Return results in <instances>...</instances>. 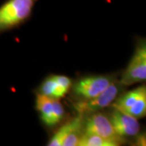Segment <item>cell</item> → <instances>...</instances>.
<instances>
[{"instance_id":"cell-1","label":"cell","mask_w":146,"mask_h":146,"mask_svg":"<svg viewBox=\"0 0 146 146\" xmlns=\"http://www.w3.org/2000/svg\"><path fill=\"white\" fill-rule=\"evenodd\" d=\"M38 0H7L0 6V34L20 26L31 16Z\"/></svg>"},{"instance_id":"cell-2","label":"cell","mask_w":146,"mask_h":146,"mask_svg":"<svg viewBox=\"0 0 146 146\" xmlns=\"http://www.w3.org/2000/svg\"><path fill=\"white\" fill-rule=\"evenodd\" d=\"M110 106L137 119L145 118L146 117V85H141L119 95Z\"/></svg>"},{"instance_id":"cell-3","label":"cell","mask_w":146,"mask_h":146,"mask_svg":"<svg viewBox=\"0 0 146 146\" xmlns=\"http://www.w3.org/2000/svg\"><path fill=\"white\" fill-rule=\"evenodd\" d=\"M122 86H123L117 80H114L103 92L89 100L77 101L73 104V107L77 114L86 115L100 111L110 106L119 97Z\"/></svg>"},{"instance_id":"cell-4","label":"cell","mask_w":146,"mask_h":146,"mask_svg":"<svg viewBox=\"0 0 146 146\" xmlns=\"http://www.w3.org/2000/svg\"><path fill=\"white\" fill-rule=\"evenodd\" d=\"M115 80L114 75L85 76L72 84V93L78 101L91 99L103 92Z\"/></svg>"},{"instance_id":"cell-5","label":"cell","mask_w":146,"mask_h":146,"mask_svg":"<svg viewBox=\"0 0 146 146\" xmlns=\"http://www.w3.org/2000/svg\"><path fill=\"white\" fill-rule=\"evenodd\" d=\"M84 130L115 141L119 145L126 142V140L116 134L108 115L100 111L84 115Z\"/></svg>"},{"instance_id":"cell-6","label":"cell","mask_w":146,"mask_h":146,"mask_svg":"<svg viewBox=\"0 0 146 146\" xmlns=\"http://www.w3.org/2000/svg\"><path fill=\"white\" fill-rule=\"evenodd\" d=\"M36 109L40 114L42 123L48 127L58 124L64 116V109L59 100L42 94H36Z\"/></svg>"},{"instance_id":"cell-7","label":"cell","mask_w":146,"mask_h":146,"mask_svg":"<svg viewBox=\"0 0 146 146\" xmlns=\"http://www.w3.org/2000/svg\"><path fill=\"white\" fill-rule=\"evenodd\" d=\"M108 117L116 134L124 140L136 136L141 131L138 119L119 110L112 108Z\"/></svg>"},{"instance_id":"cell-8","label":"cell","mask_w":146,"mask_h":146,"mask_svg":"<svg viewBox=\"0 0 146 146\" xmlns=\"http://www.w3.org/2000/svg\"><path fill=\"white\" fill-rule=\"evenodd\" d=\"M145 81H146V58L134 54L119 82L123 85L127 86Z\"/></svg>"},{"instance_id":"cell-9","label":"cell","mask_w":146,"mask_h":146,"mask_svg":"<svg viewBox=\"0 0 146 146\" xmlns=\"http://www.w3.org/2000/svg\"><path fill=\"white\" fill-rule=\"evenodd\" d=\"M84 115H80L64 123L58 130L54 134L48 142L49 146H62L63 141L66 139L73 131L84 127Z\"/></svg>"},{"instance_id":"cell-10","label":"cell","mask_w":146,"mask_h":146,"mask_svg":"<svg viewBox=\"0 0 146 146\" xmlns=\"http://www.w3.org/2000/svg\"><path fill=\"white\" fill-rule=\"evenodd\" d=\"M68 91L69 90L68 89L64 88L57 83L53 75L48 76L43 80V82L38 89L37 94L46 96L53 99L59 100L63 98Z\"/></svg>"},{"instance_id":"cell-11","label":"cell","mask_w":146,"mask_h":146,"mask_svg":"<svg viewBox=\"0 0 146 146\" xmlns=\"http://www.w3.org/2000/svg\"><path fill=\"white\" fill-rule=\"evenodd\" d=\"M117 142L106 139L87 131H83L79 146H118Z\"/></svg>"},{"instance_id":"cell-12","label":"cell","mask_w":146,"mask_h":146,"mask_svg":"<svg viewBox=\"0 0 146 146\" xmlns=\"http://www.w3.org/2000/svg\"><path fill=\"white\" fill-rule=\"evenodd\" d=\"M131 145L134 146H146V131L139 132L136 136H134V141H132Z\"/></svg>"},{"instance_id":"cell-13","label":"cell","mask_w":146,"mask_h":146,"mask_svg":"<svg viewBox=\"0 0 146 146\" xmlns=\"http://www.w3.org/2000/svg\"><path fill=\"white\" fill-rule=\"evenodd\" d=\"M135 54H137L141 57L146 58V40L141 41L138 45L135 51Z\"/></svg>"}]
</instances>
